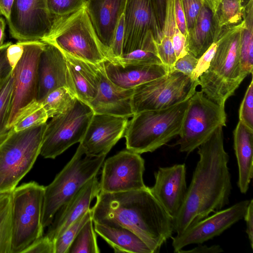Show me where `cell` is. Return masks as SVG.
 Returning <instances> with one entry per match:
<instances>
[{
	"instance_id": "cell-41",
	"label": "cell",
	"mask_w": 253,
	"mask_h": 253,
	"mask_svg": "<svg viewBox=\"0 0 253 253\" xmlns=\"http://www.w3.org/2000/svg\"><path fill=\"white\" fill-rule=\"evenodd\" d=\"M216 47L217 43L213 42L208 49L198 58L197 64L190 77L193 81H198L200 76L209 68Z\"/></svg>"
},
{
	"instance_id": "cell-20",
	"label": "cell",
	"mask_w": 253,
	"mask_h": 253,
	"mask_svg": "<svg viewBox=\"0 0 253 253\" xmlns=\"http://www.w3.org/2000/svg\"><path fill=\"white\" fill-rule=\"evenodd\" d=\"M98 89L88 105L94 114L131 118L133 89H124L112 83L107 77L102 63L97 65Z\"/></svg>"
},
{
	"instance_id": "cell-42",
	"label": "cell",
	"mask_w": 253,
	"mask_h": 253,
	"mask_svg": "<svg viewBox=\"0 0 253 253\" xmlns=\"http://www.w3.org/2000/svg\"><path fill=\"white\" fill-rule=\"evenodd\" d=\"M22 253H55L54 242L45 235L34 241Z\"/></svg>"
},
{
	"instance_id": "cell-10",
	"label": "cell",
	"mask_w": 253,
	"mask_h": 253,
	"mask_svg": "<svg viewBox=\"0 0 253 253\" xmlns=\"http://www.w3.org/2000/svg\"><path fill=\"white\" fill-rule=\"evenodd\" d=\"M225 106L208 98L201 91L196 90L189 98L179 138L174 146L187 154L206 141L219 126H225Z\"/></svg>"
},
{
	"instance_id": "cell-44",
	"label": "cell",
	"mask_w": 253,
	"mask_h": 253,
	"mask_svg": "<svg viewBox=\"0 0 253 253\" xmlns=\"http://www.w3.org/2000/svg\"><path fill=\"white\" fill-rule=\"evenodd\" d=\"M171 42L176 60L189 52L187 39L180 32L177 26L171 38Z\"/></svg>"
},
{
	"instance_id": "cell-48",
	"label": "cell",
	"mask_w": 253,
	"mask_h": 253,
	"mask_svg": "<svg viewBox=\"0 0 253 253\" xmlns=\"http://www.w3.org/2000/svg\"><path fill=\"white\" fill-rule=\"evenodd\" d=\"M246 221V232L251 248L253 249V200H250L243 218Z\"/></svg>"
},
{
	"instance_id": "cell-8",
	"label": "cell",
	"mask_w": 253,
	"mask_h": 253,
	"mask_svg": "<svg viewBox=\"0 0 253 253\" xmlns=\"http://www.w3.org/2000/svg\"><path fill=\"white\" fill-rule=\"evenodd\" d=\"M105 157L88 156L78 146L71 160L54 180L45 186L42 212L43 228L51 224L60 209L85 183L97 175Z\"/></svg>"
},
{
	"instance_id": "cell-19",
	"label": "cell",
	"mask_w": 253,
	"mask_h": 253,
	"mask_svg": "<svg viewBox=\"0 0 253 253\" xmlns=\"http://www.w3.org/2000/svg\"><path fill=\"white\" fill-rule=\"evenodd\" d=\"M62 86L67 87L75 95L64 53L53 44L44 42L38 64L37 101L42 102L49 93Z\"/></svg>"
},
{
	"instance_id": "cell-39",
	"label": "cell",
	"mask_w": 253,
	"mask_h": 253,
	"mask_svg": "<svg viewBox=\"0 0 253 253\" xmlns=\"http://www.w3.org/2000/svg\"><path fill=\"white\" fill-rule=\"evenodd\" d=\"M188 34L194 28L204 5L203 0H182Z\"/></svg>"
},
{
	"instance_id": "cell-5",
	"label": "cell",
	"mask_w": 253,
	"mask_h": 253,
	"mask_svg": "<svg viewBox=\"0 0 253 253\" xmlns=\"http://www.w3.org/2000/svg\"><path fill=\"white\" fill-rule=\"evenodd\" d=\"M124 16V40L119 59L127 63L144 62L153 55L155 42L162 36L155 0H126Z\"/></svg>"
},
{
	"instance_id": "cell-49",
	"label": "cell",
	"mask_w": 253,
	"mask_h": 253,
	"mask_svg": "<svg viewBox=\"0 0 253 253\" xmlns=\"http://www.w3.org/2000/svg\"><path fill=\"white\" fill-rule=\"evenodd\" d=\"M201 244H198L197 246L189 250L182 249L178 253H219L223 252L222 248L218 245L208 246Z\"/></svg>"
},
{
	"instance_id": "cell-37",
	"label": "cell",
	"mask_w": 253,
	"mask_h": 253,
	"mask_svg": "<svg viewBox=\"0 0 253 253\" xmlns=\"http://www.w3.org/2000/svg\"><path fill=\"white\" fill-rule=\"evenodd\" d=\"M239 121L253 129V81L251 80L239 110Z\"/></svg>"
},
{
	"instance_id": "cell-30",
	"label": "cell",
	"mask_w": 253,
	"mask_h": 253,
	"mask_svg": "<svg viewBox=\"0 0 253 253\" xmlns=\"http://www.w3.org/2000/svg\"><path fill=\"white\" fill-rule=\"evenodd\" d=\"M12 191L0 193V253H11Z\"/></svg>"
},
{
	"instance_id": "cell-45",
	"label": "cell",
	"mask_w": 253,
	"mask_h": 253,
	"mask_svg": "<svg viewBox=\"0 0 253 253\" xmlns=\"http://www.w3.org/2000/svg\"><path fill=\"white\" fill-rule=\"evenodd\" d=\"M11 43V42H6L0 47V86L11 74L13 70L6 56L7 48Z\"/></svg>"
},
{
	"instance_id": "cell-26",
	"label": "cell",
	"mask_w": 253,
	"mask_h": 253,
	"mask_svg": "<svg viewBox=\"0 0 253 253\" xmlns=\"http://www.w3.org/2000/svg\"><path fill=\"white\" fill-rule=\"evenodd\" d=\"M94 230L115 253H152L148 246L131 230L117 224L93 222Z\"/></svg>"
},
{
	"instance_id": "cell-29",
	"label": "cell",
	"mask_w": 253,
	"mask_h": 253,
	"mask_svg": "<svg viewBox=\"0 0 253 253\" xmlns=\"http://www.w3.org/2000/svg\"><path fill=\"white\" fill-rule=\"evenodd\" d=\"M247 8L245 13L247 25L243 32L240 47L241 71L244 78L253 73V5Z\"/></svg>"
},
{
	"instance_id": "cell-17",
	"label": "cell",
	"mask_w": 253,
	"mask_h": 253,
	"mask_svg": "<svg viewBox=\"0 0 253 253\" xmlns=\"http://www.w3.org/2000/svg\"><path fill=\"white\" fill-rule=\"evenodd\" d=\"M127 118L94 114L79 146L90 157L106 156L123 137Z\"/></svg>"
},
{
	"instance_id": "cell-4",
	"label": "cell",
	"mask_w": 253,
	"mask_h": 253,
	"mask_svg": "<svg viewBox=\"0 0 253 253\" xmlns=\"http://www.w3.org/2000/svg\"><path fill=\"white\" fill-rule=\"evenodd\" d=\"M189 99L167 108L134 114L124 135L126 149L139 154L152 152L179 135Z\"/></svg>"
},
{
	"instance_id": "cell-9",
	"label": "cell",
	"mask_w": 253,
	"mask_h": 253,
	"mask_svg": "<svg viewBox=\"0 0 253 253\" xmlns=\"http://www.w3.org/2000/svg\"><path fill=\"white\" fill-rule=\"evenodd\" d=\"M45 186L31 181L12 191L11 253H22L43 236L42 212Z\"/></svg>"
},
{
	"instance_id": "cell-27",
	"label": "cell",
	"mask_w": 253,
	"mask_h": 253,
	"mask_svg": "<svg viewBox=\"0 0 253 253\" xmlns=\"http://www.w3.org/2000/svg\"><path fill=\"white\" fill-rule=\"evenodd\" d=\"M213 14L205 5L202 8L196 24L188 34V51L199 58L213 41Z\"/></svg>"
},
{
	"instance_id": "cell-34",
	"label": "cell",
	"mask_w": 253,
	"mask_h": 253,
	"mask_svg": "<svg viewBox=\"0 0 253 253\" xmlns=\"http://www.w3.org/2000/svg\"><path fill=\"white\" fill-rule=\"evenodd\" d=\"M13 78L11 74L0 86V141L9 131L7 127L11 110Z\"/></svg>"
},
{
	"instance_id": "cell-50",
	"label": "cell",
	"mask_w": 253,
	"mask_h": 253,
	"mask_svg": "<svg viewBox=\"0 0 253 253\" xmlns=\"http://www.w3.org/2000/svg\"><path fill=\"white\" fill-rule=\"evenodd\" d=\"M14 0H0V16H3L7 21Z\"/></svg>"
},
{
	"instance_id": "cell-31",
	"label": "cell",
	"mask_w": 253,
	"mask_h": 253,
	"mask_svg": "<svg viewBox=\"0 0 253 253\" xmlns=\"http://www.w3.org/2000/svg\"><path fill=\"white\" fill-rule=\"evenodd\" d=\"M76 98L69 88L62 86L49 93L41 103L48 118H52L67 111Z\"/></svg>"
},
{
	"instance_id": "cell-18",
	"label": "cell",
	"mask_w": 253,
	"mask_h": 253,
	"mask_svg": "<svg viewBox=\"0 0 253 253\" xmlns=\"http://www.w3.org/2000/svg\"><path fill=\"white\" fill-rule=\"evenodd\" d=\"M184 164L159 167L155 172L152 194L173 219L184 202L187 187Z\"/></svg>"
},
{
	"instance_id": "cell-46",
	"label": "cell",
	"mask_w": 253,
	"mask_h": 253,
	"mask_svg": "<svg viewBox=\"0 0 253 253\" xmlns=\"http://www.w3.org/2000/svg\"><path fill=\"white\" fill-rule=\"evenodd\" d=\"M174 14L178 29L187 39L188 32L182 0H174Z\"/></svg>"
},
{
	"instance_id": "cell-25",
	"label": "cell",
	"mask_w": 253,
	"mask_h": 253,
	"mask_svg": "<svg viewBox=\"0 0 253 253\" xmlns=\"http://www.w3.org/2000/svg\"><path fill=\"white\" fill-rule=\"evenodd\" d=\"M234 149L238 168V187L247 192L253 175V129L239 121L233 131Z\"/></svg>"
},
{
	"instance_id": "cell-6",
	"label": "cell",
	"mask_w": 253,
	"mask_h": 253,
	"mask_svg": "<svg viewBox=\"0 0 253 253\" xmlns=\"http://www.w3.org/2000/svg\"><path fill=\"white\" fill-rule=\"evenodd\" d=\"M41 41L51 43L63 53L95 65L106 58L85 4L71 14L55 18L49 33Z\"/></svg>"
},
{
	"instance_id": "cell-13",
	"label": "cell",
	"mask_w": 253,
	"mask_h": 253,
	"mask_svg": "<svg viewBox=\"0 0 253 253\" xmlns=\"http://www.w3.org/2000/svg\"><path fill=\"white\" fill-rule=\"evenodd\" d=\"M22 42L23 54L12 71L13 93L7 125L9 129L20 111L37 99L38 64L44 42L40 41Z\"/></svg>"
},
{
	"instance_id": "cell-33",
	"label": "cell",
	"mask_w": 253,
	"mask_h": 253,
	"mask_svg": "<svg viewBox=\"0 0 253 253\" xmlns=\"http://www.w3.org/2000/svg\"><path fill=\"white\" fill-rule=\"evenodd\" d=\"M100 253L92 217L81 229L67 252V253Z\"/></svg>"
},
{
	"instance_id": "cell-28",
	"label": "cell",
	"mask_w": 253,
	"mask_h": 253,
	"mask_svg": "<svg viewBox=\"0 0 253 253\" xmlns=\"http://www.w3.org/2000/svg\"><path fill=\"white\" fill-rule=\"evenodd\" d=\"M242 0H220L213 15V28H220L242 22L245 17V7Z\"/></svg>"
},
{
	"instance_id": "cell-21",
	"label": "cell",
	"mask_w": 253,
	"mask_h": 253,
	"mask_svg": "<svg viewBox=\"0 0 253 253\" xmlns=\"http://www.w3.org/2000/svg\"><path fill=\"white\" fill-rule=\"evenodd\" d=\"M100 192L97 175L94 176L58 211L46 235L53 241L90 208L91 201Z\"/></svg>"
},
{
	"instance_id": "cell-22",
	"label": "cell",
	"mask_w": 253,
	"mask_h": 253,
	"mask_svg": "<svg viewBox=\"0 0 253 253\" xmlns=\"http://www.w3.org/2000/svg\"><path fill=\"white\" fill-rule=\"evenodd\" d=\"M126 0H84L89 17L106 52L111 47L120 18L124 13Z\"/></svg>"
},
{
	"instance_id": "cell-36",
	"label": "cell",
	"mask_w": 253,
	"mask_h": 253,
	"mask_svg": "<svg viewBox=\"0 0 253 253\" xmlns=\"http://www.w3.org/2000/svg\"><path fill=\"white\" fill-rule=\"evenodd\" d=\"M46 3L54 19L75 12L84 4V0H46Z\"/></svg>"
},
{
	"instance_id": "cell-7",
	"label": "cell",
	"mask_w": 253,
	"mask_h": 253,
	"mask_svg": "<svg viewBox=\"0 0 253 253\" xmlns=\"http://www.w3.org/2000/svg\"><path fill=\"white\" fill-rule=\"evenodd\" d=\"M46 124L18 131L11 128L0 141V193L12 191L32 168Z\"/></svg>"
},
{
	"instance_id": "cell-38",
	"label": "cell",
	"mask_w": 253,
	"mask_h": 253,
	"mask_svg": "<svg viewBox=\"0 0 253 253\" xmlns=\"http://www.w3.org/2000/svg\"><path fill=\"white\" fill-rule=\"evenodd\" d=\"M158 56L162 64L170 72L173 70L176 61L171 41L161 39L158 43L155 42Z\"/></svg>"
},
{
	"instance_id": "cell-51",
	"label": "cell",
	"mask_w": 253,
	"mask_h": 253,
	"mask_svg": "<svg viewBox=\"0 0 253 253\" xmlns=\"http://www.w3.org/2000/svg\"><path fill=\"white\" fill-rule=\"evenodd\" d=\"M155 2L159 20L163 26L165 16L166 0H155Z\"/></svg>"
},
{
	"instance_id": "cell-2",
	"label": "cell",
	"mask_w": 253,
	"mask_h": 253,
	"mask_svg": "<svg viewBox=\"0 0 253 253\" xmlns=\"http://www.w3.org/2000/svg\"><path fill=\"white\" fill-rule=\"evenodd\" d=\"M91 208L93 222L117 224L138 236L152 253L159 252L172 237V217L152 194L150 187L117 193L100 192Z\"/></svg>"
},
{
	"instance_id": "cell-35",
	"label": "cell",
	"mask_w": 253,
	"mask_h": 253,
	"mask_svg": "<svg viewBox=\"0 0 253 253\" xmlns=\"http://www.w3.org/2000/svg\"><path fill=\"white\" fill-rule=\"evenodd\" d=\"M92 217L91 209L71 224L54 241L55 253H67L71 243L84 224Z\"/></svg>"
},
{
	"instance_id": "cell-47",
	"label": "cell",
	"mask_w": 253,
	"mask_h": 253,
	"mask_svg": "<svg viewBox=\"0 0 253 253\" xmlns=\"http://www.w3.org/2000/svg\"><path fill=\"white\" fill-rule=\"evenodd\" d=\"M23 52V45L22 42H18L15 44L12 43L8 46L6 50V56L8 61L14 68L22 56Z\"/></svg>"
},
{
	"instance_id": "cell-15",
	"label": "cell",
	"mask_w": 253,
	"mask_h": 253,
	"mask_svg": "<svg viewBox=\"0 0 253 253\" xmlns=\"http://www.w3.org/2000/svg\"><path fill=\"white\" fill-rule=\"evenodd\" d=\"M53 20L46 0H14L7 22L11 36L18 42L41 41Z\"/></svg>"
},
{
	"instance_id": "cell-11",
	"label": "cell",
	"mask_w": 253,
	"mask_h": 253,
	"mask_svg": "<svg viewBox=\"0 0 253 253\" xmlns=\"http://www.w3.org/2000/svg\"><path fill=\"white\" fill-rule=\"evenodd\" d=\"M198 81L172 70L166 75L133 88V114L146 110L167 108L189 99L196 90Z\"/></svg>"
},
{
	"instance_id": "cell-3",
	"label": "cell",
	"mask_w": 253,
	"mask_h": 253,
	"mask_svg": "<svg viewBox=\"0 0 253 253\" xmlns=\"http://www.w3.org/2000/svg\"><path fill=\"white\" fill-rule=\"evenodd\" d=\"M246 17L240 23L213 28L216 50L209 68L199 78L201 91L210 100L225 106L245 79L242 74L240 47Z\"/></svg>"
},
{
	"instance_id": "cell-53",
	"label": "cell",
	"mask_w": 253,
	"mask_h": 253,
	"mask_svg": "<svg viewBox=\"0 0 253 253\" xmlns=\"http://www.w3.org/2000/svg\"><path fill=\"white\" fill-rule=\"evenodd\" d=\"M5 24L3 19L0 17V47L4 44Z\"/></svg>"
},
{
	"instance_id": "cell-43",
	"label": "cell",
	"mask_w": 253,
	"mask_h": 253,
	"mask_svg": "<svg viewBox=\"0 0 253 253\" xmlns=\"http://www.w3.org/2000/svg\"><path fill=\"white\" fill-rule=\"evenodd\" d=\"M198 59V58L188 52L186 55L176 61L173 70L178 71L186 76L190 77L197 64Z\"/></svg>"
},
{
	"instance_id": "cell-32",
	"label": "cell",
	"mask_w": 253,
	"mask_h": 253,
	"mask_svg": "<svg viewBox=\"0 0 253 253\" xmlns=\"http://www.w3.org/2000/svg\"><path fill=\"white\" fill-rule=\"evenodd\" d=\"M48 119L41 103L36 101L20 111L11 128L16 131L23 130L46 123Z\"/></svg>"
},
{
	"instance_id": "cell-23",
	"label": "cell",
	"mask_w": 253,
	"mask_h": 253,
	"mask_svg": "<svg viewBox=\"0 0 253 253\" xmlns=\"http://www.w3.org/2000/svg\"><path fill=\"white\" fill-rule=\"evenodd\" d=\"M102 64L108 78L124 89H133L169 72L163 64L126 63L106 58Z\"/></svg>"
},
{
	"instance_id": "cell-12",
	"label": "cell",
	"mask_w": 253,
	"mask_h": 253,
	"mask_svg": "<svg viewBox=\"0 0 253 253\" xmlns=\"http://www.w3.org/2000/svg\"><path fill=\"white\" fill-rule=\"evenodd\" d=\"M94 113L87 104L76 98L67 111L46 124L40 155L55 159L82 140Z\"/></svg>"
},
{
	"instance_id": "cell-14",
	"label": "cell",
	"mask_w": 253,
	"mask_h": 253,
	"mask_svg": "<svg viewBox=\"0 0 253 253\" xmlns=\"http://www.w3.org/2000/svg\"><path fill=\"white\" fill-rule=\"evenodd\" d=\"M144 164L140 154L127 149L109 157L102 165L100 191L117 193L145 188Z\"/></svg>"
},
{
	"instance_id": "cell-24",
	"label": "cell",
	"mask_w": 253,
	"mask_h": 253,
	"mask_svg": "<svg viewBox=\"0 0 253 253\" xmlns=\"http://www.w3.org/2000/svg\"><path fill=\"white\" fill-rule=\"evenodd\" d=\"M63 53L66 59L75 95L78 99L89 105L98 92L97 65Z\"/></svg>"
},
{
	"instance_id": "cell-1",
	"label": "cell",
	"mask_w": 253,
	"mask_h": 253,
	"mask_svg": "<svg viewBox=\"0 0 253 253\" xmlns=\"http://www.w3.org/2000/svg\"><path fill=\"white\" fill-rule=\"evenodd\" d=\"M222 128L218 127L198 147L199 161L183 204L173 219V232L176 235L210 213L222 210L229 203L231 176Z\"/></svg>"
},
{
	"instance_id": "cell-52",
	"label": "cell",
	"mask_w": 253,
	"mask_h": 253,
	"mask_svg": "<svg viewBox=\"0 0 253 253\" xmlns=\"http://www.w3.org/2000/svg\"><path fill=\"white\" fill-rule=\"evenodd\" d=\"M205 5L212 12L213 15L215 13L220 0H203Z\"/></svg>"
},
{
	"instance_id": "cell-40",
	"label": "cell",
	"mask_w": 253,
	"mask_h": 253,
	"mask_svg": "<svg viewBox=\"0 0 253 253\" xmlns=\"http://www.w3.org/2000/svg\"><path fill=\"white\" fill-rule=\"evenodd\" d=\"M125 33L124 13L118 23L111 47L106 58L112 60L118 59L122 55Z\"/></svg>"
},
{
	"instance_id": "cell-16",
	"label": "cell",
	"mask_w": 253,
	"mask_h": 253,
	"mask_svg": "<svg viewBox=\"0 0 253 253\" xmlns=\"http://www.w3.org/2000/svg\"><path fill=\"white\" fill-rule=\"evenodd\" d=\"M250 200L240 201L232 206L217 211L188 227L181 234L172 238L173 252L178 253L185 247L202 244L220 235L224 231L243 219Z\"/></svg>"
}]
</instances>
